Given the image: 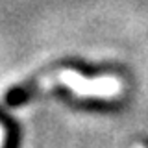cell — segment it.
<instances>
[{
	"instance_id": "cell-2",
	"label": "cell",
	"mask_w": 148,
	"mask_h": 148,
	"mask_svg": "<svg viewBox=\"0 0 148 148\" xmlns=\"http://www.w3.org/2000/svg\"><path fill=\"white\" fill-rule=\"evenodd\" d=\"M0 148H8V130L0 122Z\"/></svg>"
},
{
	"instance_id": "cell-1",
	"label": "cell",
	"mask_w": 148,
	"mask_h": 148,
	"mask_svg": "<svg viewBox=\"0 0 148 148\" xmlns=\"http://www.w3.org/2000/svg\"><path fill=\"white\" fill-rule=\"evenodd\" d=\"M67 87L72 95L85 96V98H111L117 92H120V82L117 78H85L76 71H58L52 74L41 76L37 80L26 83L22 87H17L8 95V102L11 106L24 104L26 100L39 96L43 92Z\"/></svg>"
},
{
	"instance_id": "cell-3",
	"label": "cell",
	"mask_w": 148,
	"mask_h": 148,
	"mask_svg": "<svg viewBox=\"0 0 148 148\" xmlns=\"http://www.w3.org/2000/svg\"><path fill=\"white\" fill-rule=\"evenodd\" d=\"M133 148H148V146H145V145H135Z\"/></svg>"
}]
</instances>
